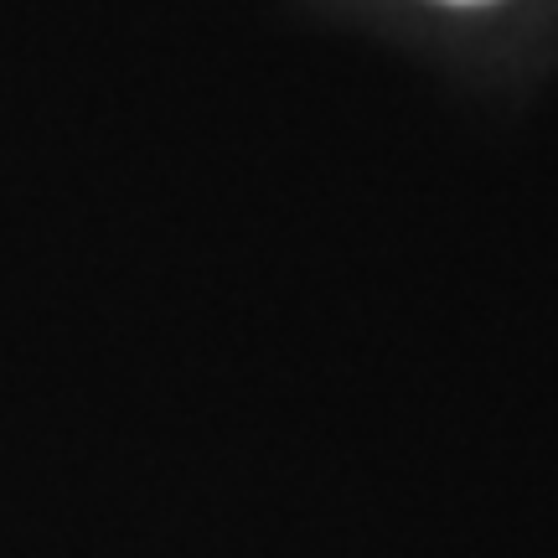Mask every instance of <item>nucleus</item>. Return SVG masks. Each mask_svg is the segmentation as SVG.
Wrapping results in <instances>:
<instances>
[{
  "instance_id": "1",
  "label": "nucleus",
  "mask_w": 558,
  "mask_h": 558,
  "mask_svg": "<svg viewBox=\"0 0 558 558\" xmlns=\"http://www.w3.org/2000/svg\"><path fill=\"white\" fill-rule=\"evenodd\" d=\"M465 5H471V0H465Z\"/></svg>"
}]
</instances>
